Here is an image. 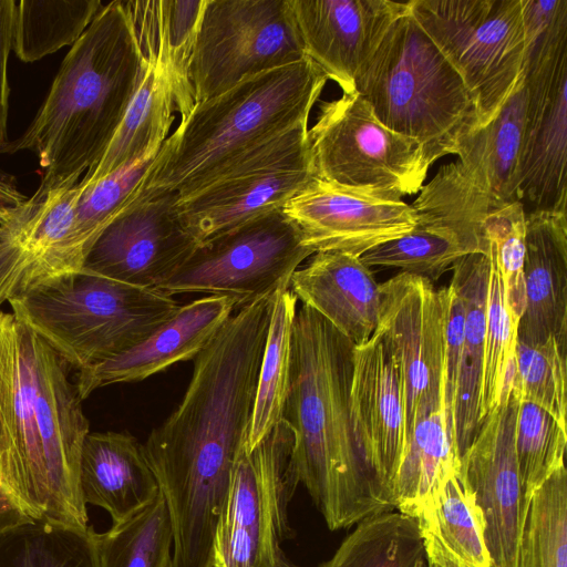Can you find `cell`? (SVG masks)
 I'll return each instance as SVG.
<instances>
[{
	"label": "cell",
	"instance_id": "19",
	"mask_svg": "<svg viewBox=\"0 0 567 567\" xmlns=\"http://www.w3.org/2000/svg\"><path fill=\"white\" fill-rule=\"evenodd\" d=\"M316 254L338 250L360 257L411 231L416 216L401 198L341 187L313 178L282 207Z\"/></svg>",
	"mask_w": 567,
	"mask_h": 567
},
{
	"label": "cell",
	"instance_id": "39",
	"mask_svg": "<svg viewBox=\"0 0 567 567\" xmlns=\"http://www.w3.org/2000/svg\"><path fill=\"white\" fill-rule=\"evenodd\" d=\"M472 254H475L473 249L452 231L416 221L408 234L380 244L359 258L368 267H396L433 282L461 258Z\"/></svg>",
	"mask_w": 567,
	"mask_h": 567
},
{
	"label": "cell",
	"instance_id": "20",
	"mask_svg": "<svg viewBox=\"0 0 567 567\" xmlns=\"http://www.w3.org/2000/svg\"><path fill=\"white\" fill-rule=\"evenodd\" d=\"M305 55L344 94L393 22L408 10L392 0H288Z\"/></svg>",
	"mask_w": 567,
	"mask_h": 567
},
{
	"label": "cell",
	"instance_id": "7",
	"mask_svg": "<svg viewBox=\"0 0 567 567\" xmlns=\"http://www.w3.org/2000/svg\"><path fill=\"white\" fill-rule=\"evenodd\" d=\"M9 305L18 319L76 371L138 346L179 307L172 296L157 289L82 270L50 281Z\"/></svg>",
	"mask_w": 567,
	"mask_h": 567
},
{
	"label": "cell",
	"instance_id": "15",
	"mask_svg": "<svg viewBox=\"0 0 567 567\" xmlns=\"http://www.w3.org/2000/svg\"><path fill=\"white\" fill-rule=\"evenodd\" d=\"M79 182L41 179L32 196L0 218V307L82 270L72 238Z\"/></svg>",
	"mask_w": 567,
	"mask_h": 567
},
{
	"label": "cell",
	"instance_id": "48",
	"mask_svg": "<svg viewBox=\"0 0 567 567\" xmlns=\"http://www.w3.org/2000/svg\"><path fill=\"white\" fill-rule=\"evenodd\" d=\"M414 567H432L430 566L427 563H426V559L425 557L421 558L415 565Z\"/></svg>",
	"mask_w": 567,
	"mask_h": 567
},
{
	"label": "cell",
	"instance_id": "8",
	"mask_svg": "<svg viewBox=\"0 0 567 567\" xmlns=\"http://www.w3.org/2000/svg\"><path fill=\"white\" fill-rule=\"evenodd\" d=\"M526 110L517 200L567 213V0H522Z\"/></svg>",
	"mask_w": 567,
	"mask_h": 567
},
{
	"label": "cell",
	"instance_id": "45",
	"mask_svg": "<svg viewBox=\"0 0 567 567\" xmlns=\"http://www.w3.org/2000/svg\"><path fill=\"white\" fill-rule=\"evenodd\" d=\"M14 0H0V151L8 143L7 125L9 114L8 60L12 50Z\"/></svg>",
	"mask_w": 567,
	"mask_h": 567
},
{
	"label": "cell",
	"instance_id": "16",
	"mask_svg": "<svg viewBox=\"0 0 567 567\" xmlns=\"http://www.w3.org/2000/svg\"><path fill=\"white\" fill-rule=\"evenodd\" d=\"M514 375L513 359L499 403L483 420L460 458V471L484 516L491 567H516L527 511L515 449L520 394Z\"/></svg>",
	"mask_w": 567,
	"mask_h": 567
},
{
	"label": "cell",
	"instance_id": "38",
	"mask_svg": "<svg viewBox=\"0 0 567 567\" xmlns=\"http://www.w3.org/2000/svg\"><path fill=\"white\" fill-rule=\"evenodd\" d=\"M159 150L147 153L91 186L81 187L79 182L72 238L83 259L101 231L145 188Z\"/></svg>",
	"mask_w": 567,
	"mask_h": 567
},
{
	"label": "cell",
	"instance_id": "3",
	"mask_svg": "<svg viewBox=\"0 0 567 567\" xmlns=\"http://www.w3.org/2000/svg\"><path fill=\"white\" fill-rule=\"evenodd\" d=\"M354 344L302 305L292 328L282 420L292 463L331 530L393 512L357 442L350 406Z\"/></svg>",
	"mask_w": 567,
	"mask_h": 567
},
{
	"label": "cell",
	"instance_id": "34",
	"mask_svg": "<svg viewBox=\"0 0 567 567\" xmlns=\"http://www.w3.org/2000/svg\"><path fill=\"white\" fill-rule=\"evenodd\" d=\"M100 0H21L16 3L12 50L35 62L73 45L102 9Z\"/></svg>",
	"mask_w": 567,
	"mask_h": 567
},
{
	"label": "cell",
	"instance_id": "21",
	"mask_svg": "<svg viewBox=\"0 0 567 567\" xmlns=\"http://www.w3.org/2000/svg\"><path fill=\"white\" fill-rule=\"evenodd\" d=\"M357 442L395 511L393 487L406 450L403 379L383 337L374 330L354 347L350 393Z\"/></svg>",
	"mask_w": 567,
	"mask_h": 567
},
{
	"label": "cell",
	"instance_id": "27",
	"mask_svg": "<svg viewBox=\"0 0 567 567\" xmlns=\"http://www.w3.org/2000/svg\"><path fill=\"white\" fill-rule=\"evenodd\" d=\"M143 72L124 117L96 166L80 181L87 187L147 153L159 150L175 120L172 86L155 56L141 51Z\"/></svg>",
	"mask_w": 567,
	"mask_h": 567
},
{
	"label": "cell",
	"instance_id": "43",
	"mask_svg": "<svg viewBox=\"0 0 567 567\" xmlns=\"http://www.w3.org/2000/svg\"><path fill=\"white\" fill-rule=\"evenodd\" d=\"M485 234L505 284L509 310L519 322L526 302V213L522 204L516 200L493 209L485 223Z\"/></svg>",
	"mask_w": 567,
	"mask_h": 567
},
{
	"label": "cell",
	"instance_id": "1",
	"mask_svg": "<svg viewBox=\"0 0 567 567\" xmlns=\"http://www.w3.org/2000/svg\"><path fill=\"white\" fill-rule=\"evenodd\" d=\"M274 296L225 322L195 357L179 404L143 444L182 537L205 539L216 532L248 436Z\"/></svg>",
	"mask_w": 567,
	"mask_h": 567
},
{
	"label": "cell",
	"instance_id": "5",
	"mask_svg": "<svg viewBox=\"0 0 567 567\" xmlns=\"http://www.w3.org/2000/svg\"><path fill=\"white\" fill-rule=\"evenodd\" d=\"M327 80L306 56L196 102L163 143L145 187L184 196L264 144L308 124Z\"/></svg>",
	"mask_w": 567,
	"mask_h": 567
},
{
	"label": "cell",
	"instance_id": "28",
	"mask_svg": "<svg viewBox=\"0 0 567 567\" xmlns=\"http://www.w3.org/2000/svg\"><path fill=\"white\" fill-rule=\"evenodd\" d=\"M451 285L464 306V340L455 408L460 458L481 426V389L488 298V257L464 256L452 267Z\"/></svg>",
	"mask_w": 567,
	"mask_h": 567
},
{
	"label": "cell",
	"instance_id": "6",
	"mask_svg": "<svg viewBox=\"0 0 567 567\" xmlns=\"http://www.w3.org/2000/svg\"><path fill=\"white\" fill-rule=\"evenodd\" d=\"M355 92L384 126L419 142L430 165L457 155L480 127L465 83L409 9L360 73Z\"/></svg>",
	"mask_w": 567,
	"mask_h": 567
},
{
	"label": "cell",
	"instance_id": "11",
	"mask_svg": "<svg viewBox=\"0 0 567 567\" xmlns=\"http://www.w3.org/2000/svg\"><path fill=\"white\" fill-rule=\"evenodd\" d=\"M308 140L316 178L354 190L402 199L421 190L431 166L420 143L384 126L358 92L323 102Z\"/></svg>",
	"mask_w": 567,
	"mask_h": 567
},
{
	"label": "cell",
	"instance_id": "33",
	"mask_svg": "<svg viewBox=\"0 0 567 567\" xmlns=\"http://www.w3.org/2000/svg\"><path fill=\"white\" fill-rule=\"evenodd\" d=\"M95 533L18 519L0 528V567H100Z\"/></svg>",
	"mask_w": 567,
	"mask_h": 567
},
{
	"label": "cell",
	"instance_id": "35",
	"mask_svg": "<svg viewBox=\"0 0 567 567\" xmlns=\"http://www.w3.org/2000/svg\"><path fill=\"white\" fill-rule=\"evenodd\" d=\"M423 557L414 518L393 511L358 523L319 567H414Z\"/></svg>",
	"mask_w": 567,
	"mask_h": 567
},
{
	"label": "cell",
	"instance_id": "46",
	"mask_svg": "<svg viewBox=\"0 0 567 567\" xmlns=\"http://www.w3.org/2000/svg\"><path fill=\"white\" fill-rule=\"evenodd\" d=\"M27 199L7 177L0 176V218L11 207Z\"/></svg>",
	"mask_w": 567,
	"mask_h": 567
},
{
	"label": "cell",
	"instance_id": "22",
	"mask_svg": "<svg viewBox=\"0 0 567 567\" xmlns=\"http://www.w3.org/2000/svg\"><path fill=\"white\" fill-rule=\"evenodd\" d=\"M235 309L233 300L215 295L179 306L138 346L78 371L75 385L81 400L100 388L142 381L176 362L195 359Z\"/></svg>",
	"mask_w": 567,
	"mask_h": 567
},
{
	"label": "cell",
	"instance_id": "12",
	"mask_svg": "<svg viewBox=\"0 0 567 567\" xmlns=\"http://www.w3.org/2000/svg\"><path fill=\"white\" fill-rule=\"evenodd\" d=\"M313 254L281 208L200 241L157 290L223 296L240 309L289 289L293 272Z\"/></svg>",
	"mask_w": 567,
	"mask_h": 567
},
{
	"label": "cell",
	"instance_id": "23",
	"mask_svg": "<svg viewBox=\"0 0 567 567\" xmlns=\"http://www.w3.org/2000/svg\"><path fill=\"white\" fill-rule=\"evenodd\" d=\"M525 309L517 342L567 347V213L526 215Z\"/></svg>",
	"mask_w": 567,
	"mask_h": 567
},
{
	"label": "cell",
	"instance_id": "29",
	"mask_svg": "<svg viewBox=\"0 0 567 567\" xmlns=\"http://www.w3.org/2000/svg\"><path fill=\"white\" fill-rule=\"evenodd\" d=\"M458 468L460 455L447 429L444 398L422 402L393 487L395 511L414 518Z\"/></svg>",
	"mask_w": 567,
	"mask_h": 567
},
{
	"label": "cell",
	"instance_id": "9",
	"mask_svg": "<svg viewBox=\"0 0 567 567\" xmlns=\"http://www.w3.org/2000/svg\"><path fill=\"white\" fill-rule=\"evenodd\" d=\"M408 9L462 78L478 126L487 125L525 66L522 0H410Z\"/></svg>",
	"mask_w": 567,
	"mask_h": 567
},
{
	"label": "cell",
	"instance_id": "17",
	"mask_svg": "<svg viewBox=\"0 0 567 567\" xmlns=\"http://www.w3.org/2000/svg\"><path fill=\"white\" fill-rule=\"evenodd\" d=\"M178 194L144 188L97 236L82 271L157 289L199 244L181 220Z\"/></svg>",
	"mask_w": 567,
	"mask_h": 567
},
{
	"label": "cell",
	"instance_id": "40",
	"mask_svg": "<svg viewBox=\"0 0 567 567\" xmlns=\"http://www.w3.org/2000/svg\"><path fill=\"white\" fill-rule=\"evenodd\" d=\"M566 425L538 405L520 399L515 449L525 502L560 466L565 465Z\"/></svg>",
	"mask_w": 567,
	"mask_h": 567
},
{
	"label": "cell",
	"instance_id": "10",
	"mask_svg": "<svg viewBox=\"0 0 567 567\" xmlns=\"http://www.w3.org/2000/svg\"><path fill=\"white\" fill-rule=\"evenodd\" d=\"M282 420L234 466L214 538L213 567H301L282 548L295 537L288 507L299 478Z\"/></svg>",
	"mask_w": 567,
	"mask_h": 567
},
{
	"label": "cell",
	"instance_id": "25",
	"mask_svg": "<svg viewBox=\"0 0 567 567\" xmlns=\"http://www.w3.org/2000/svg\"><path fill=\"white\" fill-rule=\"evenodd\" d=\"M79 485L83 502L122 523L159 494L143 444L127 432H90L83 442Z\"/></svg>",
	"mask_w": 567,
	"mask_h": 567
},
{
	"label": "cell",
	"instance_id": "2",
	"mask_svg": "<svg viewBox=\"0 0 567 567\" xmlns=\"http://www.w3.org/2000/svg\"><path fill=\"white\" fill-rule=\"evenodd\" d=\"M70 370L0 309V497L22 518L86 529L79 471L90 423Z\"/></svg>",
	"mask_w": 567,
	"mask_h": 567
},
{
	"label": "cell",
	"instance_id": "44",
	"mask_svg": "<svg viewBox=\"0 0 567 567\" xmlns=\"http://www.w3.org/2000/svg\"><path fill=\"white\" fill-rule=\"evenodd\" d=\"M445 323V413L449 432L456 444L455 408L464 340V306L450 284ZM457 447V445H456Z\"/></svg>",
	"mask_w": 567,
	"mask_h": 567
},
{
	"label": "cell",
	"instance_id": "14",
	"mask_svg": "<svg viewBox=\"0 0 567 567\" xmlns=\"http://www.w3.org/2000/svg\"><path fill=\"white\" fill-rule=\"evenodd\" d=\"M308 130L302 124L279 135L178 196V216L198 243L281 209L316 177Z\"/></svg>",
	"mask_w": 567,
	"mask_h": 567
},
{
	"label": "cell",
	"instance_id": "41",
	"mask_svg": "<svg viewBox=\"0 0 567 567\" xmlns=\"http://www.w3.org/2000/svg\"><path fill=\"white\" fill-rule=\"evenodd\" d=\"M488 298L481 389V423L499 403L505 375L515 354L518 321L507 303L505 284L494 255L488 250Z\"/></svg>",
	"mask_w": 567,
	"mask_h": 567
},
{
	"label": "cell",
	"instance_id": "42",
	"mask_svg": "<svg viewBox=\"0 0 567 567\" xmlns=\"http://www.w3.org/2000/svg\"><path fill=\"white\" fill-rule=\"evenodd\" d=\"M567 347L555 338L537 346L516 341L514 380L520 399L566 425Z\"/></svg>",
	"mask_w": 567,
	"mask_h": 567
},
{
	"label": "cell",
	"instance_id": "37",
	"mask_svg": "<svg viewBox=\"0 0 567 567\" xmlns=\"http://www.w3.org/2000/svg\"><path fill=\"white\" fill-rule=\"evenodd\" d=\"M516 567H567V471H555L532 495Z\"/></svg>",
	"mask_w": 567,
	"mask_h": 567
},
{
	"label": "cell",
	"instance_id": "32",
	"mask_svg": "<svg viewBox=\"0 0 567 567\" xmlns=\"http://www.w3.org/2000/svg\"><path fill=\"white\" fill-rule=\"evenodd\" d=\"M297 297L285 289L272 298L245 451L250 452L282 421L289 390Z\"/></svg>",
	"mask_w": 567,
	"mask_h": 567
},
{
	"label": "cell",
	"instance_id": "36",
	"mask_svg": "<svg viewBox=\"0 0 567 567\" xmlns=\"http://www.w3.org/2000/svg\"><path fill=\"white\" fill-rule=\"evenodd\" d=\"M95 545L100 567H169L173 530L161 492L131 518L95 533Z\"/></svg>",
	"mask_w": 567,
	"mask_h": 567
},
{
	"label": "cell",
	"instance_id": "47",
	"mask_svg": "<svg viewBox=\"0 0 567 567\" xmlns=\"http://www.w3.org/2000/svg\"><path fill=\"white\" fill-rule=\"evenodd\" d=\"M0 497V528L9 523L21 519Z\"/></svg>",
	"mask_w": 567,
	"mask_h": 567
},
{
	"label": "cell",
	"instance_id": "24",
	"mask_svg": "<svg viewBox=\"0 0 567 567\" xmlns=\"http://www.w3.org/2000/svg\"><path fill=\"white\" fill-rule=\"evenodd\" d=\"M290 291L354 346L373 334L380 311V285L358 256L318 251L291 276Z\"/></svg>",
	"mask_w": 567,
	"mask_h": 567
},
{
	"label": "cell",
	"instance_id": "26",
	"mask_svg": "<svg viewBox=\"0 0 567 567\" xmlns=\"http://www.w3.org/2000/svg\"><path fill=\"white\" fill-rule=\"evenodd\" d=\"M414 520L430 566L491 567L484 516L460 468Z\"/></svg>",
	"mask_w": 567,
	"mask_h": 567
},
{
	"label": "cell",
	"instance_id": "4",
	"mask_svg": "<svg viewBox=\"0 0 567 567\" xmlns=\"http://www.w3.org/2000/svg\"><path fill=\"white\" fill-rule=\"evenodd\" d=\"M142 72L126 1L103 4L63 59L30 125L0 152H34L42 181L80 177L105 153Z\"/></svg>",
	"mask_w": 567,
	"mask_h": 567
},
{
	"label": "cell",
	"instance_id": "31",
	"mask_svg": "<svg viewBox=\"0 0 567 567\" xmlns=\"http://www.w3.org/2000/svg\"><path fill=\"white\" fill-rule=\"evenodd\" d=\"M524 70L496 116L477 128L458 152V161L495 197L517 200L526 110ZM518 202V200H517Z\"/></svg>",
	"mask_w": 567,
	"mask_h": 567
},
{
	"label": "cell",
	"instance_id": "18",
	"mask_svg": "<svg viewBox=\"0 0 567 567\" xmlns=\"http://www.w3.org/2000/svg\"><path fill=\"white\" fill-rule=\"evenodd\" d=\"M375 328L393 353L403 379L406 444L423 401L445 392V323L449 288L402 271L380 285Z\"/></svg>",
	"mask_w": 567,
	"mask_h": 567
},
{
	"label": "cell",
	"instance_id": "13",
	"mask_svg": "<svg viewBox=\"0 0 567 567\" xmlns=\"http://www.w3.org/2000/svg\"><path fill=\"white\" fill-rule=\"evenodd\" d=\"M303 58L288 0H205L189 65L195 103Z\"/></svg>",
	"mask_w": 567,
	"mask_h": 567
},
{
	"label": "cell",
	"instance_id": "30",
	"mask_svg": "<svg viewBox=\"0 0 567 567\" xmlns=\"http://www.w3.org/2000/svg\"><path fill=\"white\" fill-rule=\"evenodd\" d=\"M141 49L152 52L167 73L175 110L183 117L195 99L189 65L205 0L126 1Z\"/></svg>",
	"mask_w": 567,
	"mask_h": 567
}]
</instances>
